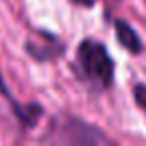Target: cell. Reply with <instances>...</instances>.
Here are the masks:
<instances>
[{
    "label": "cell",
    "instance_id": "cell-1",
    "mask_svg": "<svg viewBox=\"0 0 146 146\" xmlns=\"http://www.w3.org/2000/svg\"><path fill=\"white\" fill-rule=\"evenodd\" d=\"M76 72L84 84L96 92H104L114 80V62L106 46L98 40L86 38L76 50Z\"/></svg>",
    "mask_w": 146,
    "mask_h": 146
},
{
    "label": "cell",
    "instance_id": "cell-2",
    "mask_svg": "<svg viewBox=\"0 0 146 146\" xmlns=\"http://www.w3.org/2000/svg\"><path fill=\"white\" fill-rule=\"evenodd\" d=\"M58 134L52 136L54 142H66V144H110V138L104 136L98 128L84 124L82 120L70 118L62 122V128L56 130Z\"/></svg>",
    "mask_w": 146,
    "mask_h": 146
},
{
    "label": "cell",
    "instance_id": "cell-3",
    "mask_svg": "<svg viewBox=\"0 0 146 146\" xmlns=\"http://www.w3.org/2000/svg\"><path fill=\"white\" fill-rule=\"evenodd\" d=\"M26 52L40 62L54 60L64 52V44L50 32H36V38H28L26 42Z\"/></svg>",
    "mask_w": 146,
    "mask_h": 146
},
{
    "label": "cell",
    "instance_id": "cell-4",
    "mask_svg": "<svg viewBox=\"0 0 146 146\" xmlns=\"http://www.w3.org/2000/svg\"><path fill=\"white\" fill-rule=\"evenodd\" d=\"M0 94H2V96L12 104L14 114H16L18 120H20L22 124H26V126H36V122H38L40 116L44 114V110H42L40 104H26V106H20L18 102H14V98H12V94H10V90H8V86H6V82H4V78H2V72H0Z\"/></svg>",
    "mask_w": 146,
    "mask_h": 146
},
{
    "label": "cell",
    "instance_id": "cell-5",
    "mask_svg": "<svg viewBox=\"0 0 146 146\" xmlns=\"http://www.w3.org/2000/svg\"><path fill=\"white\" fill-rule=\"evenodd\" d=\"M114 30H116V38H118L120 46H124L132 54H140L142 52V40L138 38V34L134 32V28L128 22L116 20L114 22Z\"/></svg>",
    "mask_w": 146,
    "mask_h": 146
},
{
    "label": "cell",
    "instance_id": "cell-6",
    "mask_svg": "<svg viewBox=\"0 0 146 146\" xmlns=\"http://www.w3.org/2000/svg\"><path fill=\"white\" fill-rule=\"evenodd\" d=\"M134 100L146 112V84H136L134 86Z\"/></svg>",
    "mask_w": 146,
    "mask_h": 146
},
{
    "label": "cell",
    "instance_id": "cell-7",
    "mask_svg": "<svg viewBox=\"0 0 146 146\" xmlns=\"http://www.w3.org/2000/svg\"><path fill=\"white\" fill-rule=\"evenodd\" d=\"M70 2H74L78 6H84V8H92L94 6V0H70Z\"/></svg>",
    "mask_w": 146,
    "mask_h": 146
}]
</instances>
